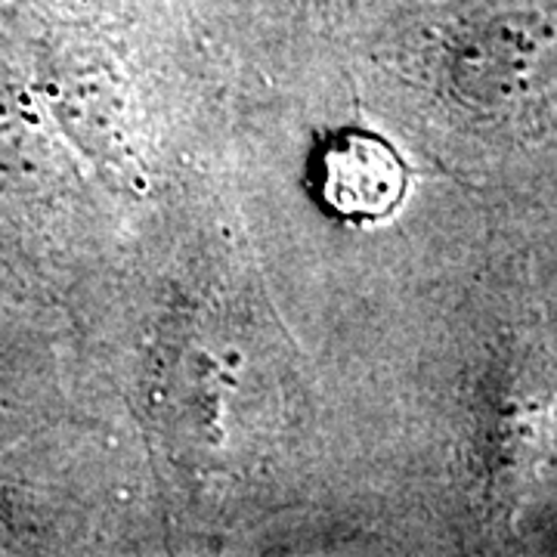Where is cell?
Wrapping results in <instances>:
<instances>
[{
  "instance_id": "1",
  "label": "cell",
  "mask_w": 557,
  "mask_h": 557,
  "mask_svg": "<svg viewBox=\"0 0 557 557\" xmlns=\"http://www.w3.org/2000/svg\"><path fill=\"white\" fill-rule=\"evenodd\" d=\"M406 168L372 134H341L322 156V196L344 218H384L406 196Z\"/></svg>"
}]
</instances>
